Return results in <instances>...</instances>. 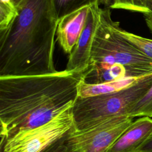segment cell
Wrapping results in <instances>:
<instances>
[{
    "instance_id": "obj_1",
    "label": "cell",
    "mask_w": 152,
    "mask_h": 152,
    "mask_svg": "<svg viewBox=\"0 0 152 152\" xmlns=\"http://www.w3.org/2000/svg\"><path fill=\"white\" fill-rule=\"evenodd\" d=\"M90 69L0 77L1 140L42 125L72 105Z\"/></svg>"
},
{
    "instance_id": "obj_2",
    "label": "cell",
    "mask_w": 152,
    "mask_h": 152,
    "mask_svg": "<svg viewBox=\"0 0 152 152\" xmlns=\"http://www.w3.org/2000/svg\"><path fill=\"white\" fill-rule=\"evenodd\" d=\"M18 14L0 31V77L53 73L59 20L52 0H20Z\"/></svg>"
},
{
    "instance_id": "obj_3",
    "label": "cell",
    "mask_w": 152,
    "mask_h": 152,
    "mask_svg": "<svg viewBox=\"0 0 152 152\" xmlns=\"http://www.w3.org/2000/svg\"><path fill=\"white\" fill-rule=\"evenodd\" d=\"M119 27V23L112 19L110 8H100L92 44L90 65L104 68L122 65L129 76L135 78L152 74V60L121 36Z\"/></svg>"
},
{
    "instance_id": "obj_4",
    "label": "cell",
    "mask_w": 152,
    "mask_h": 152,
    "mask_svg": "<svg viewBox=\"0 0 152 152\" xmlns=\"http://www.w3.org/2000/svg\"><path fill=\"white\" fill-rule=\"evenodd\" d=\"M151 84L152 74L115 93L86 98L78 97L72 107L74 129H81L104 118L127 115L130 108L147 93Z\"/></svg>"
},
{
    "instance_id": "obj_5",
    "label": "cell",
    "mask_w": 152,
    "mask_h": 152,
    "mask_svg": "<svg viewBox=\"0 0 152 152\" xmlns=\"http://www.w3.org/2000/svg\"><path fill=\"white\" fill-rule=\"evenodd\" d=\"M71 105L49 122L1 140V152H40L74 128Z\"/></svg>"
},
{
    "instance_id": "obj_6",
    "label": "cell",
    "mask_w": 152,
    "mask_h": 152,
    "mask_svg": "<svg viewBox=\"0 0 152 152\" xmlns=\"http://www.w3.org/2000/svg\"><path fill=\"white\" fill-rule=\"evenodd\" d=\"M134 118L119 115L104 118L81 129L73 128L67 135L72 152H107L128 129Z\"/></svg>"
},
{
    "instance_id": "obj_7",
    "label": "cell",
    "mask_w": 152,
    "mask_h": 152,
    "mask_svg": "<svg viewBox=\"0 0 152 152\" xmlns=\"http://www.w3.org/2000/svg\"><path fill=\"white\" fill-rule=\"evenodd\" d=\"M100 8L99 3L89 6L84 28L69 55L66 71H83L88 69L90 66L92 44L99 21Z\"/></svg>"
},
{
    "instance_id": "obj_8",
    "label": "cell",
    "mask_w": 152,
    "mask_h": 152,
    "mask_svg": "<svg viewBox=\"0 0 152 152\" xmlns=\"http://www.w3.org/2000/svg\"><path fill=\"white\" fill-rule=\"evenodd\" d=\"M89 6L83 7L61 18L56 30L57 40L64 52L70 54L86 23Z\"/></svg>"
},
{
    "instance_id": "obj_9",
    "label": "cell",
    "mask_w": 152,
    "mask_h": 152,
    "mask_svg": "<svg viewBox=\"0 0 152 152\" xmlns=\"http://www.w3.org/2000/svg\"><path fill=\"white\" fill-rule=\"evenodd\" d=\"M152 137V118L141 116L134 121L107 152H135Z\"/></svg>"
},
{
    "instance_id": "obj_10",
    "label": "cell",
    "mask_w": 152,
    "mask_h": 152,
    "mask_svg": "<svg viewBox=\"0 0 152 152\" xmlns=\"http://www.w3.org/2000/svg\"><path fill=\"white\" fill-rule=\"evenodd\" d=\"M140 78H141L125 77L98 84H88L83 81L79 87L78 97L86 98L115 93L132 86Z\"/></svg>"
},
{
    "instance_id": "obj_11",
    "label": "cell",
    "mask_w": 152,
    "mask_h": 152,
    "mask_svg": "<svg viewBox=\"0 0 152 152\" xmlns=\"http://www.w3.org/2000/svg\"><path fill=\"white\" fill-rule=\"evenodd\" d=\"M90 67V71L84 81L88 84L102 83L125 77H131L125 67L119 64H114L104 68L94 67L91 65Z\"/></svg>"
},
{
    "instance_id": "obj_12",
    "label": "cell",
    "mask_w": 152,
    "mask_h": 152,
    "mask_svg": "<svg viewBox=\"0 0 152 152\" xmlns=\"http://www.w3.org/2000/svg\"><path fill=\"white\" fill-rule=\"evenodd\" d=\"M56 15L59 20L61 18L83 7L95 3H105V0H52Z\"/></svg>"
},
{
    "instance_id": "obj_13",
    "label": "cell",
    "mask_w": 152,
    "mask_h": 152,
    "mask_svg": "<svg viewBox=\"0 0 152 152\" xmlns=\"http://www.w3.org/2000/svg\"><path fill=\"white\" fill-rule=\"evenodd\" d=\"M127 115L134 118L138 116L152 118V84L147 93L130 108Z\"/></svg>"
},
{
    "instance_id": "obj_14",
    "label": "cell",
    "mask_w": 152,
    "mask_h": 152,
    "mask_svg": "<svg viewBox=\"0 0 152 152\" xmlns=\"http://www.w3.org/2000/svg\"><path fill=\"white\" fill-rule=\"evenodd\" d=\"M109 8L129 10L144 15L152 12L147 0H110Z\"/></svg>"
},
{
    "instance_id": "obj_15",
    "label": "cell",
    "mask_w": 152,
    "mask_h": 152,
    "mask_svg": "<svg viewBox=\"0 0 152 152\" xmlns=\"http://www.w3.org/2000/svg\"><path fill=\"white\" fill-rule=\"evenodd\" d=\"M119 32L125 39L132 43L141 53L152 60V40L129 33L119 28Z\"/></svg>"
},
{
    "instance_id": "obj_16",
    "label": "cell",
    "mask_w": 152,
    "mask_h": 152,
    "mask_svg": "<svg viewBox=\"0 0 152 152\" xmlns=\"http://www.w3.org/2000/svg\"><path fill=\"white\" fill-rule=\"evenodd\" d=\"M18 14L13 0H0V31L8 28Z\"/></svg>"
},
{
    "instance_id": "obj_17",
    "label": "cell",
    "mask_w": 152,
    "mask_h": 152,
    "mask_svg": "<svg viewBox=\"0 0 152 152\" xmlns=\"http://www.w3.org/2000/svg\"><path fill=\"white\" fill-rule=\"evenodd\" d=\"M68 134L54 141L40 152H72L66 141Z\"/></svg>"
},
{
    "instance_id": "obj_18",
    "label": "cell",
    "mask_w": 152,
    "mask_h": 152,
    "mask_svg": "<svg viewBox=\"0 0 152 152\" xmlns=\"http://www.w3.org/2000/svg\"><path fill=\"white\" fill-rule=\"evenodd\" d=\"M135 152H152V137L147 140Z\"/></svg>"
},
{
    "instance_id": "obj_19",
    "label": "cell",
    "mask_w": 152,
    "mask_h": 152,
    "mask_svg": "<svg viewBox=\"0 0 152 152\" xmlns=\"http://www.w3.org/2000/svg\"><path fill=\"white\" fill-rule=\"evenodd\" d=\"M145 20L146 24L147 25V27L150 29V31L152 33V12H150L149 14H145Z\"/></svg>"
},
{
    "instance_id": "obj_20",
    "label": "cell",
    "mask_w": 152,
    "mask_h": 152,
    "mask_svg": "<svg viewBox=\"0 0 152 152\" xmlns=\"http://www.w3.org/2000/svg\"><path fill=\"white\" fill-rule=\"evenodd\" d=\"M147 2L151 11L152 12V0H147Z\"/></svg>"
},
{
    "instance_id": "obj_21",
    "label": "cell",
    "mask_w": 152,
    "mask_h": 152,
    "mask_svg": "<svg viewBox=\"0 0 152 152\" xmlns=\"http://www.w3.org/2000/svg\"><path fill=\"white\" fill-rule=\"evenodd\" d=\"M13 1H14V3H15V5H16V4H17V3H18L20 0H13Z\"/></svg>"
}]
</instances>
